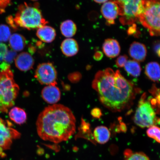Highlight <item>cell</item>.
<instances>
[{
	"label": "cell",
	"instance_id": "1",
	"mask_svg": "<svg viewBox=\"0 0 160 160\" xmlns=\"http://www.w3.org/2000/svg\"><path fill=\"white\" fill-rule=\"evenodd\" d=\"M92 87L97 92L102 104L113 112L129 109L140 92L119 70L114 72L110 68L96 74Z\"/></svg>",
	"mask_w": 160,
	"mask_h": 160
},
{
	"label": "cell",
	"instance_id": "2",
	"mask_svg": "<svg viewBox=\"0 0 160 160\" xmlns=\"http://www.w3.org/2000/svg\"><path fill=\"white\" fill-rule=\"evenodd\" d=\"M76 119L68 108L61 104L46 107L38 118L36 126L42 139L55 143L68 140L76 132Z\"/></svg>",
	"mask_w": 160,
	"mask_h": 160
},
{
	"label": "cell",
	"instance_id": "3",
	"mask_svg": "<svg viewBox=\"0 0 160 160\" xmlns=\"http://www.w3.org/2000/svg\"><path fill=\"white\" fill-rule=\"evenodd\" d=\"M37 3H25L19 6L15 17H11V27L17 29L21 27L28 30L38 29L48 23L43 18Z\"/></svg>",
	"mask_w": 160,
	"mask_h": 160
},
{
	"label": "cell",
	"instance_id": "4",
	"mask_svg": "<svg viewBox=\"0 0 160 160\" xmlns=\"http://www.w3.org/2000/svg\"><path fill=\"white\" fill-rule=\"evenodd\" d=\"M19 90L10 68L2 70L0 72V112H7L14 104Z\"/></svg>",
	"mask_w": 160,
	"mask_h": 160
},
{
	"label": "cell",
	"instance_id": "5",
	"mask_svg": "<svg viewBox=\"0 0 160 160\" xmlns=\"http://www.w3.org/2000/svg\"><path fill=\"white\" fill-rule=\"evenodd\" d=\"M139 20L150 35L160 37V0H143Z\"/></svg>",
	"mask_w": 160,
	"mask_h": 160
},
{
	"label": "cell",
	"instance_id": "6",
	"mask_svg": "<svg viewBox=\"0 0 160 160\" xmlns=\"http://www.w3.org/2000/svg\"><path fill=\"white\" fill-rule=\"evenodd\" d=\"M114 2L119 7L120 22L129 25L139 20L142 10L143 0H110Z\"/></svg>",
	"mask_w": 160,
	"mask_h": 160
},
{
	"label": "cell",
	"instance_id": "7",
	"mask_svg": "<svg viewBox=\"0 0 160 160\" xmlns=\"http://www.w3.org/2000/svg\"><path fill=\"white\" fill-rule=\"evenodd\" d=\"M144 93L139 100L138 105L134 117L136 125L142 128H149L156 124H160V118L156 117L154 109L148 100H146Z\"/></svg>",
	"mask_w": 160,
	"mask_h": 160
},
{
	"label": "cell",
	"instance_id": "8",
	"mask_svg": "<svg viewBox=\"0 0 160 160\" xmlns=\"http://www.w3.org/2000/svg\"><path fill=\"white\" fill-rule=\"evenodd\" d=\"M12 124L8 121L0 118V157H5L3 151L11 148L13 140L19 138L21 133L11 127Z\"/></svg>",
	"mask_w": 160,
	"mask_h": 160
},
{
	"label": "cell",
	"instance_id": "9",
	"mask_svg": "<svg viewBox=\"0 0 160 160\" xmlns=\"http://www.w3.org/2000/svg\"><path fill=\"white\" fill-rule=\"evenodd\" d=\"M35 77L42 85H57V73L54 66L51 63H44L38 66Z\"/></svg>",
	"mask_w": 160,
	"mask_h": 160
},
{
	"label": "cell",
	"instance_id": "10",
	"mask_svg": "<svg viewBox=\"0 0 160 160\" xmlns=\"http://www.w3.org/2000/svg\"><path fill=\"white\" fill-rule=\"evenodd\" d=\"M101 12L106 20L107 25L114 24L115 20L119 14V7L114 2L110 1L102 6Z\"/></svg>",
	"mask_w": 160,
	"mask_h": 160
},
{
	"label": "cell",
	"instance_id": "11",
	"mask_svg": "<svg viewBox=\"0 0 160 160\" xmlns=\"http://www.w3.org/2000/svg\"><path fill=\"white\" fill-rule=\"evenodd\" d=\"M42 97L47 103L55 104L61 99V92L55 85H48L42 90Z\"/></svg>",
	"mask_w": 160,
	"mask_h": 160
},
{
	"label": "cell",
	"instance_id": "12",
	"mask_svg": "<svg viewBox=\"0 0 160 160\" xmlns=\"http://www.w3.org/2000/svg\"><path fill=\"white\" fill-rule=\"evenodd\" d=\"M16 67L22 71H27L33 68L34 61L30 53L23 52L18 55L15 60Z\"/></svg>",
	"mask_w": 160,
	"mask_h": 160
},
{
	"label": "cell",
	"instance_id": "13",
	"mask_svg": "<svg viewBox=\"0 0 160 160\" xmlns=\"http://www.w3.org/2000/svg\"><path fill=\"white\" fill-rule=\"evenodd\" d=\"M129 55L135 61L141 62L145 61L147 55V49L143 44L134 42L129 50Z\"/></svg>",
	"mask_w": 160,
	"mask_h": 160
},
{
	"label": "cell",
	"instance_id": "14",
	"mask_svg": "<svg viewBox=\"0 0 160 160\" xmlns=\"http://www.w3.org/2000/svg\"><path fill=\"white\" fill-rule=\"evenodd\" d=\"M104 53L107 57L114 58L118 56L121 52V47L117 40L113 39H106L102 46Z\"/></svg>",
	"mask_w": 160,
	"mask_h": 160
},
{
	"label": "cell",
	"instance_id": "15",
	"mask_svg": "<svg viewBox=\"0 0 160 160\" xmlns=\"http://www.w3.org/2000/svg\"><path fill=\"white\" fill-rule=\"evenodd\" d=\"M61 49L63 54L66 57H73L78 52L79 46L75 40L68 38L62 42Z\"/></svg>",
	"mask_w": 160,
	"mask_h": 160
},
{
	"label": "cell",
	"instance_id": "16",
	"mask_svg": "<svg viewBox=\"0 0 160 160\" xmlns=\"http://www.w3.org/2000/svg\"><path fill=\"white\" fill-rule=\"evenodd\" d=\"M36 34L42 41L47 43L52 42L56 37L55 29L52 27L46 25L38 29Z\"/></svg>",
	"mask_w": 160,
	"mask_h": 160
},
{
	"label": "cell",
	"instance_id": "17",
	"mask_svg": "<svg viewBox=\"0 0 160 160\" xmlns=\"http://www.w3.org/2000/svg\"><path fill=\"white\" fill-rule=\"evenodd\" d=\"M93 137L96 142L101 144L107 143L111 137V133L108 128L104 126H99L93 131Z\"/></svg>",
	"mask_w": 160,
	"mask_h": 160
},
{
	"label": "cell",
	"instance_id": "18",
	"mask_svg": "<svg viewBox=\"0 0 160 160\" xmlns=\"http://www.w3.org/2000/svg\"><path fill=\"white\" fill-rule=\"evenodd\" d=\"M26 44L27 41L25 38L19 34H13L9 39L10 47L15 52L22 51L24 48Z\"/></svg>",
	"mask_w": 160,
	"mask_h": 160
},
{
	"label": "cell",
	"instance_id": "19",
	"mask_svg": "<svg viewBox=\"0 0 160 160\" xmlns=\"http://www.w3.org/2000/svg\"><path fill=\"white\" fill-rule=\"evenodd\" d=\"M146 75L149 78L154 82L160 80V65L157 62H151L146 65Z\"/></svg>",
	"mask_w": 160,
	"mask_h": 160
},
{
	"label": "cell",
	"instance_id": "20",
	"mask_svg": "<svg viewBox=\"0 0 160 160\" xmlns=\"http://www.w3.org/2000/svg\"><path fill=\"white\" fill-rule=\"evenodd\" d=\"M10 118L18 125L25 123L27 119V114L25 111L21 108L15 107L12 108L9 112Z\"/></svg>",
	"mask_w": 160,
	"mask_h": 160
},
{
	"label": "cell",
	"instance_id": "21",
	"mask_svg": "<svg viewBox=\"0 0 160 160\" xmlns=\"http://www.w3.org/2000/svg\"><path fill=\"white\" fill-rule=\"evenodd\" d=\"M60 30L62 35L65 37L71 38L74 36L77 33V25L71 20H66L61 24Z\"/></svg>",
	"mask_w": 160,
	"mask_h": 160
},
{
	"label": "cell",
	"instance_id": "22",
	"mask_svg": "<svg viewBox=\"0 0 160 160\" xmlns=\"http://www.w3.org/2000/svg\"><path fill=\"white\" fill-rule=\"evenodd\" d=\"M76 137L77 138H83L94 144L96 143L91 132L90 125L83 119H82L81 125L79 128V132Z\"/></svg>",
	"mask_w": 160,
	"mask_h": 160
},
{
	"label": "cell",
	"instance_id": "23",
	"mask_svg": "<svg viewBox=\"0 0 160 160\" xmlns=\"http://www.w3.org/2000/svg\"><path fill=\"white\" fill-rule=\"evenodd\" d=\"M125 69L128 74L134 77H138L141 72L140 64L135 60L128 61L125 65Z\"/></svg>",
	"mask_w": 160,
	"mask_h": 160
},
{
	"label": "cell",
	"instance_id": "24",
	"mask_svg": "<svg viewBox=\"0 0 160 160\" xmlns=\"http://www.w3.org/2000/svg\"><path fill=\"white\" fill-rule=\"evenodd\" d=\"M125 160H150L148 157L142 152L133 153L127 149L125 152Z\"/></svg>",
	"mask_w": 160,
	"mask_h": 160
},
{
	"label": "cell",
	"instance_id": "25",
	"mask_svg": "<svg viewBox=\"0 0 160 160\" xmlns=\"http://www.w3.org/2000/svg\"><path fill=\"white\" fill-rule=\"evenodd\" d=\"M147 133L149 137L160 143V128L155 125L151 126L147 130Z\"/></svg>",
	"mask_w": 160,
	"mask_h": 160
},
{
	"label": "cell",
	"instance_id": "26",
	"mask_svg": "<svg viewBox=\"0 0 160 160\" xmlns=\"http://www.w3.org/2000/svg\"><path fill=\"white\" fill-rule=\"evenodd\" d=\"M11 31L8 26L1 24L0 25V42H7L11 37Z\"/></svg>",
	"mask_w": 160,
	"mask_h": 160
},
{
	"label": "cell",
	"instance_id": "27",
	"mask_svg": "<svg viewBox=\"0 0 160 160\" xmlns=\"http://www.w3.org/2000/svg\"><path fill=\"white\" fill-rule=\"evenodd\" d=\"M150 92L154 97V99L156 102V107H158L160 109V89H158L155 86H153Z\"/></svg>",
	"mask_w": 160,
	"mask_h": 160
},
{
	"label": "cell",
	"instance_id": "28",
	"mask_svg": "<svg viewBox=\"0 0 160 160\" xmlns=\"http://www.w3.org/2000/svg\"><path fill=\"white\" fill-rule=\"evenodd\" d=\"M128 57L125 55H121L117 58L116 61V65L118 68L124 67L128 61Z\"/></svg>",
	"mask_w": 160,
	"mask_h": 160
},
{
	"label": "cell",
	"instance_id": "29",
	"mask_svg": "<svg viewBox=\"0 0 160 160\" xmlns=\"http://www.w3.org/2000/svg\"><path fill=\"white\" fill-rule=\"evenodd\" d=\"M12 0H0V14L6 12V9L12 3Z\"/></svg>",
	"mask_w": 160,
	"mask_h": 160
},
{
	"label": "cell",
	"instance_id": "30",
	"mask_svg": "<svg viewBox=\"0 0 160 160\" xmlns=\"http://www.w3.org/2000/svg\"><path fill=\"white\" fill-rule=\"evenodd\" d=\"M8 51L7 46L4 43L0 42V62L3 61Z\"/></svg>",
	"mask_w": 160,
	"mask_h": 160
},
{
	"label": "cell",
	"instance_id": "31",
	"mask_svg": "<svg viewBox=\"0 0 160 160\" xmlns=\"http://www.w3.org/2000/svg\"><path fill=\"white\" fill-rule=\"evenodd\" d=\"M81 78V75L78 72H75L70 74L68 79L72 83H77L79 81Z\"/></svg>",
	"mask_w": 160,
	"mask_h": 160
},
{
	"label": "cell",
	"instance_id": "32",
	"mask_svg": "<svg viewBox=\"0 0 160 160\" xmlns=\"http://www.w3.org/2000/svg\"><path fill=\"white\" fill-rule=\"evenodd\" d=\"M91 114L95 118L99 119L101 117L102 114L101 109L99 108H96L92 110Z\"/></svg>",
	"mask_w": 160,
	"mask_h": 160
},
{
	"label": "cell",
	"instance_id": "33",
	"mask_svg": "<svg viewBox=\"0 0 160 160\" xmlns=\"http://www.w3.org/2000/svg\"><path fill=\"white\" fill-rule=\"evenodd\" d=\"M137 25L135 23L133 24L132 25L131 27H130L128 29V35H132L133 34H134L137 32Z\"/></svg>",
	"mask_w": 160,
	"mask_h": 160
},
{
	"label": "cell",
	"instance_id": "34",
	"mask_svg": "<svg viewBox=\"0 0 160 160\" xmlns=\"http://www.w3.org/2000/svg\"><path fill=\"white\" fill-rule=\"evenodd\" d=\"M154 50L158 57H160V42H157L153 45Z\"/></svg>",
	"mask_w": 160,
	"mask_h": 160
},
{
	"label": "cell",
	"instance_id": "35",
	"mask_svg": "<svg viewBox=\"0 0 160 160\" xmlns=\"http://www.w3.org/2000/svg\"><path fill=\"white\" fill-rule=\"evenodd\" d=\"M103 57V53L100 51H97L94 55V59L96 61H99L102 59Z\"/></svg>",
	"mask_w": 160,
	"mask_h": 160
},
{
	"label": "cell",
	"instance_id": "36",
	"mask_svg": "<svg viewBox=\"0 0 160 160\" xmlns=\"http://www.w3.org/2000/svg\"><path fill=\"white\" fill-rule=\"evenodd\" d=\"M120 122V125L119 129L121 130V131L125 132L127 131V128L126 127V125L125 123L123 122Z\"/></svg>",
	"mask_w": 160,
	"mask_h": 160
},
{
	"label": "cell",
	"instance_id": "37",
	"mask_svg": "<svg viewBox=\"0 0 160 160\" xmlns=\"http://www.w3.org/2000/svg\"><path fill=\"white\" fill-rule=\"evenodd\" d=\"M95 2L98 3H105L108 0H93Z\"/></svg>",
	"mask_w": 160,
	"mask_h": 160
},
{
	"label": "cell",
	"instance_id": "38",
	"mask_svg": "<svg viewBox=\"0 0 160 160\" xmlns=\"http://www.w3.org/2000/svg\"><path fill=\"white\" fill-rule=\"evenodd\" d=\"M31 1H38V0H31Z\"/></svg>",
	"mask_w": 160,
	"mask_h": 160
}]
</instances>
